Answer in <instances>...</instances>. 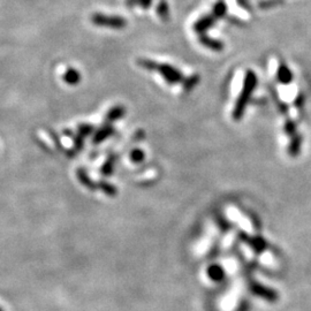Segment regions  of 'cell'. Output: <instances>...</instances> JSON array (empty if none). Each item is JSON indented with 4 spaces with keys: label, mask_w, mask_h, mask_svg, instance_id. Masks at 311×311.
Instances as JSON below:
<instances>
[{
    "label": "cell",
    "mask_w": 311,
    "mask_h": 311,
    "mask_svg": "<svg viewBox=\"0 0 311 311\" xmlns=\"http://www.w3.org/2000/svg\"><path fill=\"white\" fill-rule=\"evenodd\" d=\"M257 84V77L255 75V73L251 71H248L246 74V78H244V84H243V90L241 95L239 96L238 102H236L234 112H233V119L234 120H240L242 118L244 109L250 100V96L252 94L253 89L256 88Z\"/></svg>",
    "instance_id": "1"
},
{
    "label": "cell",
    "mask_w": 311,
    "mask_h": 311,
    "mask_svg": "<svg viewBox=\"0 0 311 311\" xmlns=\"http://www.w3.org/2000/svg\"><path fill=\"white\" fill-rule=\"evenodd\" d=\"M91 21L99 27H107L112 29H122L126 27V20L119 16H107L103 14H94Z\"/></svg>",
    "instance_id": "2"
},
{
    "label": "cell",
    "mask_w": 311,
    "mask_h": 311,
    "mask_svg": "<svg viewBox=\"0 0 311 311\" xmlns=\"http://www.w3.org/2000/svg\"><path fill=\"white\" fill-rule=\"evenodd\" d=\"M157 69H158L159 73L164 76L165 80L168 83H172V84H174V83H179L182 81V78H183L182 74L179 72L178 69L172 67V66L163 64V65L158 66V68Z\"/></svg>",
    "instance_id": "3"
},
{
    "label": "cell",
    "mask_w": 311,
    "mask_h": 311,
    "mask_svg": "<svg viewBox=\"0 0 311 311\" xmlns=\"http://www.w3.org/2000/svg\"><path fill=\"white\" fill-rule=\"evenodd\" d=\"M213 21H214V17L213 16H204V17H202V19H200L195 23V25H194L195 32L201 33V34L204 33L205 30L209 29L213 24Z\"/></svg>",
    "instance_id": "4"
},
{
    "label": "cell",
    "mask_w": 311,
    "mask_h": 311,
    "mask_svg": "<svg viewBox=\"0 0 311 311\" xmlns=\"http://www.w3.org/2000/svg\"><path fill=\"white\" fill-rule=\"evenodd\" d=\"M81 80V75L76 69L68 68L64 74V81L69 86H75Z\"/></svg>",
    "instance_id": "5"
},
{
    "label": "cell",
    "mask_w": 311,
    "mask_h": 311,
    "mask_svg": "<svg viewBox=\"0 0 311 311\" xmlns=\"http://www.w3.org/2000/svg\"><path fill=\"white\" fill-rule=\"evenodd\" d=\"M112 133H113V128L111 125L103 126L102 128L98 129L97 133H96L94 137V143H100L102 141H104L105 138H107Z\"/></svg>",
    "instance_id": "6"
},
{
    "label": "cell",
    "mask_w": 311,
    "mask_h": 311,
    "mask_svg": "<svg viewBox=\"0 0 311 311\" xmlns=\"http://www.w3.org/2000/svg\"><path fill=\"white\" fill-rule=\"evenodd\" d=\"M201 42H202L204 46H207L213 51H220L224 49V45H222L221 42L216 41V39H212L208 36H204V35L201 37Z\"/></svg>",
    "instance_id": "7"
},
{
    "label": "cell",
    "mask_w": 311,
    "mask_h": 311,
    "mask_svg": "<svg viewBox=\"0 0 311 311\" xmlns=\"http://www.w3.org/2000/svg\"><path fill=\"white\" fill-rule=\"evenodd\" d=\"M293 75L290 69H288L286 66L281 65L278 69V81L284 83V84H287V83L292 82Z\"/></svg>",
    "instance_id": "8"
},
{
    "label": "cell",
    "mask_w": 311,
    "mask_h": 311,
    "mask_svg": "<svg viewBox=\"0 0 311 311\" xmlns=\"http://www.w3.org/2000/svg\"><path fill=\"white\" fill-rule=\"evenodd\" d=\"M126 113V109L122 107V106H116L111 108L107 113V120L111 122V121H116V120H119L120 118L124 117V115Z\"/></svg>",
    "instance_id": "9"
},
{
    "label": "cell",
    "mask_w": 311,
    "mask_h": 311,
    "mask_svg": "<svg viewBox=\"0 0 311 311\" xmlns=\"http://www.w3.org/2000/svg\"><path fill=\"white\" fill-rule=\"evenodd\" d=\"M226 13V6L225 4L219 3L213 8V17H222Z\"/></svg>",
    "instance_id": "10"
},
{
    "label": "cell",
    "mask_w": 311,
    "mask_h": 311,
    "mask_svg": "<svg viewBox=\"0 0 311 311\" xmlns=\"http://www.w3.org/2000/svg\"><path fill=\"white\" fill-rule=\"evenodd\" d=\"M130 159L135 161V163H141L144 159V152L139 150V149H135V150L130 152Z\"/></svg>",
    "instance_id": "11"
},
{
    "label": "cell",
    "mask_w": 311,
    "mask_h": 311,
    "mask_svg": "<svg viewBox=\"0 0 311 311\" xmlns=\"http://www.w3.org/2000/svg\"><path fill=\"white\" fill-rule=\"evenodd\" d=\"M138 65H139V66H142L143 68L149 69V71H152V69H157V68H158V65H157V64L155 63V61L147 60V59L139 60V61H138Z\"/></svg>",
    "instance_id": "12"
},
{
    "label": "cell",
    "mask_w": 311,
    "mask_h": 311,
    "mask_svg": "<svg viewBox=\"0 0 311 311\" xmlns=\"http://www.w3.org/2000/svg\"><path fill=\"white\" fill-rule=\"evenodd\" d=\"M157 11H158V14L160 15L161 19L164 20L168 19V8L165 3H160L158 8H157Z\"/></svg>",
    "instance_id": "13"
},
{
    "label": "cell",
    "mask_w": 311,
    "mask_h": 311,
    "mask_svg": "<svg viewBox=\"0 0 311 311\" xmlns=\"http://www.w3.org/2000/svg\"><path fill=\"white\" fill-rule=\"evenodd\" d=\"M197 83H199V77H197L196 75L192 76V77L189 78V80H187L185 82V89L187 91L190 90V89H192V88H194L197 84Z\"/></svg>",
    "instance_id": "14"
},
{
    "label": "cell",
    "mask_w": 311,
    "mask_h": 311,
    "mask_svg": "<svg viewBox=\"0 0 311 311\" xmlns=\"http://www.w3.org/2000/svg\"><path fill=\"white\" fill-rule=\"evenodd\" d=\"M91 131H93V127L91 126H82V127H80V133L82 134V135H89Z\"/></svg>",
    "instance_id": "15"
},
{
    "label": "cell",
    "mask_w": 311,
    "mask_h": 311,
    "mask_svg": "<svg viewBox=\"0 0 311 311\" xmlns=\"http://www.w3.org/2000/svg\"><path fill=\"white\" fill-rule=\"evenodd\" d=\"M285 129H286L288 134H293L295 130V126H294V124H293V122H287L286 127H285Z\"/></svg>",
    "instance_id": "16"
},
{
    "label": "cell",
    "mask_w": 311,
    "mask_h": 311,
    "mask_svg": "<svg viewBox=\"0 0 311 311\" xmlns=\"http://www.w3.org/2000/svg\"><path fill=\"white\" fill-rule=\"evenodd\" d=\"M150 3H151V0H142V2H141L142 6H143L144 8H148L149 5H150Z\"/></svg>",
    "instance_id": "17"
},
{
    "label": "cell",
    "mask_w": 311,
    "mask_h": 311,
    "mask_svg": "<svg viewBox=\"0 0 311 311\" xmlns=\"http://www.w3.org/2000/svg\"><path fill=\"white\" fill-rule=\"evenodd\" d=\"M0 311H3V309H2V308H0Z\"/></svg>",
    "instance_id": "18"
}]
</instances>
